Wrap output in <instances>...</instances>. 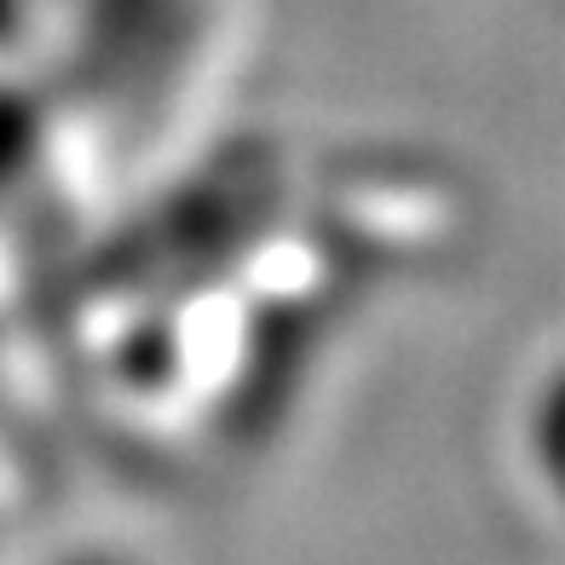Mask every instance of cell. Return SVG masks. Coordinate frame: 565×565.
<instances>
[{
    "instance_id": "6da1fadb",
    "label": "cell",
    "mask_w": 565,
    "mask_h": 565,
    "mask_svg": "<svg viewBox=\"0 0 565 565\" xmlns=\"http://www.w3.org/2000/svg\"><path fill=\"white\" fill-rule=\"evenodd\" d=\"M70 7L75 0H0V70H18L46 53Z\"/></svg>"
}]
</instances>
